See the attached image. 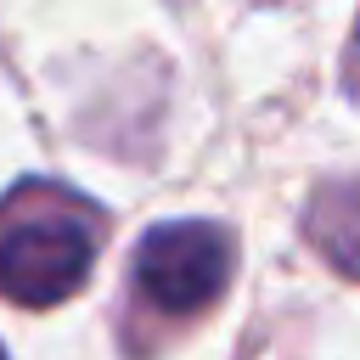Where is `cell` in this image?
I'll return each mask as SVG.
<instances>
[{"mask_svg": "<svg viewBox=\"0 0 360 360\" xmlns=\"http://www.w3.org/2000/svg\"><path fill=\"white\" fill-rule=\"evenodd\" d=\"M96 264V225L56 202L0 225V292L22 309H51L84 287Z\"/></svg>", "mask_w": 360, "mask_h": 360, "instance_id": "cell-1", "label": "cell"}, {"mask_svg": "<svg viewBox=\"0 0 360 360\" xmlns=\"http://www.w3.org/2000/svg\"><path fill=\"white\" fill-rule=\"evenodd\" d=\"M231 281V236L214 219H163L135 248V287L163 315L208 309Z\"/></svg>", "mask_w": 360, "mask_h": 360, "instance_id": "cell-2", "label": "cell"}, {"mask_svg": "<svg viewBox=\"0 0 360 360\" xmlns=\"http://www.w3.org/2000/svg\"><path fill=\"white\" fill-rule=\"evenodd\" d=\"M304 231L332 270L360 276V180H326L304 208Z\"/></svg>", "mask_w": 360, "mask_h": 360, "instance_id": "cell-3", "label": "cell"}, {"mask_svg": "<svg viewBox=\"0 0 360 360\" xmlns=\"http://www.w3.org/2000/svg\"><path fill=\"white\" fill-rule=\"evenodd\" d=\"M0 360H6V349H0Z\"/></svg>", "mask_w": 360, "mask_h": 360, "instance_id": "cell-4", "label": "cell"}]
</instances>
